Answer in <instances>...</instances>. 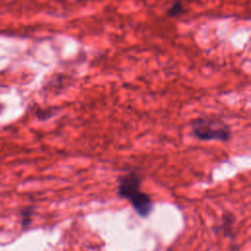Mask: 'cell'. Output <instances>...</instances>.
<instances>
[{
  "label": "cell",
  "instance_id": "1",
  "mask_svg": "<svg viewBox=\"0 0 251 251\" xmlns=\"http://www.w3.org/2000/svg\"><path fill=\"white\" fill-rule=\"evenodd\" d=\"M141 176L135 172H129L119 178L118 193L122 198L128 200L134 211L140 217H147L153 210L150 196L140 189Z\"/></svg>",
  "mask_w": 251,
  "mask_h": 251
},
{
  "label": "cell",
  "instance_id": "2",
  "mask_svg": "<svg viewBox=\"0 0 251 251\" xmlns=\"http://www.w3.org/2000/svg\"><path fill=\"white\" fill-rule=\"evenodd\" d=\"M191 128L193 135L200 140L226 141L231 135L229 126L215 119H196L192 122Z\"/></svg>",
  "mask_w": 251,
  "mask_h": 251
},
{
  "label": "cell",
  "instance_id": "3",
  "mask_svg": "<svg viewBox=\"0 0 251 251\" xmlns=\"http://www.w3.org/2000/svg\"><path fill=\"white\" fill-rule=\"evenodd\" d=\"M181 11H182V4H181V2L176 1V2L172 5V7L169 9L168 14H169L170 16H176V15L180 14Z\"/></svg>",
  "mask_w": 251,
  "mask_h": 251
}]
</instances>
